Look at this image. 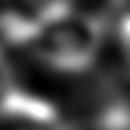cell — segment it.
I'll list each match as a JSON object with an SVG mask.
<instances>
[{"instance_id": "obj_1", "label": "cell", "mask_w": 130, "mask_h": 130, "mask_svg": "<svg viewBox=\"0 0 130 130\" xmlns=\"http://www.w3.org/2000/svg\"><path fill=\"white\" fill-rule=\"evenodd\" d=\"M0 35L55 69L81 71L95 59L102 30L93 14L53 0L37 12L0 14Z\"/></svg>"}, {"instance_id": "obj_3", "label": "cell", "mask_w": 130, "mask_h": 130, "mask_svg": "<svg viewBox=\"0 0 130 130\" xmlns=\"http://www.w3.org/2000/svg\"><path fill=\"white\" fill-rule=\"evenodd\" d=\"M120 43H122V51L130 63V14L124 16L120 22Z\"/></svg>"}, {"instance_id": "obj_2", "label": "cell", "mask_w": 130, "mask_h": 130, "mask_svg": "<svg viewBox=\"0 0 130 130\" xmlns=\"http://www.w3.org/2000/svg\"><path fill=\"white\" fill-rule=\"evenodd\" d=\"M0 120H18L35 126H51L57 120V112L47 100L28 93L16 83L14 71L2 51H0Z\"/></svg>"}]
</instances>
